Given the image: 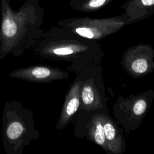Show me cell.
<instances>
[{"label":"cell","instance_id":"9c48e42d","mask_svg":"<svg viewBox=\"0 0 154 154\" xmlns=\"http://www.w3.org/2000/svg\"><path fill=\"white\" fill-rule=\"evenodd\" d=\"M91 135L94 141L99 145L105 147L106 144L102 121L95 120L91 128Z\"/></svg>","mask_w":154,"mask_h":154},{"label":"cell","instance_id":"30bf717a","mask_svg":"<svg viewBox=\"0 0 154 154\" xmlns=\"http://www.w3.org/2000/svg\"><path fill=\"white\" fill-rule=\"evenodd\" d=\"M81 98L83 103L86 106L90 105L93 102L94 92L90 85H85L83 87L81 91Z\"/></svg>","mask_w":154,"mask_h":154},{"label":"cell","instance_id":"7c38bea8","mask_svg":"<svg viewBox=\"0 0 154 154\" xmlns=\"http://www.w3.org/2000/svg\"><path fill=\"white\" fill-rule=\"evenodd\" d=\"M146 108V102L143 99H140L135 103L133 108V111L135 115L140 116L145 112Z\"/></svg>","mask_w":154,"mask_h":154},{"label":"cell","instance_id":"5b68a950","mask_svg":"<svg viewBox=\"0 0 154 154\" xmlns=\"http://www.w3.org/2000/svg\"><path fill=\"white\" fill-rule=\"evenodd\" d=\"M126 22H134L154 14V0H128L122 6Z\"/></svg>","mask_w":154,"mask_h":154},{"label":"cell","instance_id":"3957f363","mask_svg":"<svg viewBox=\"0 0 154 154\" xmlns=\"http://www.w3.org/2000/svg\"><path fill=\"white\" fill-rule=\"evenodd\" d=\"M125 23L123 17H119L107 19L78 17L60 22L61 25L87 38H93L116 31Z\"/></svg>","mask_w":154,"mask_h":154},{"label":"cell","instance_id":"4fadbf2b","mask_svg":"<svg viewBox=\"0 0 154 154\" xmlns=\"http://www.w3.org/2000/svg\"><path fill=\"white\" fill-rule=\"evenodd\" d=\"M76 1H77V0H70V3H71V2H73Z\"/></svg>","mask_w":154,"mask_h":154},{"label":"cell","instance_id":"ba28073f","mask_svg":"<svg viewBox=\"0 0 154 154\" xmlns=\"http://www.w3.org/2000/svg\"><path fill=\"white\" fill-rule=\"evenodd\" d=\"M102 122L106 142L109 146V149L112 152H117L120 149V144L119 143V140L117 138V131L114 125L109 120H103Z\"/></svg>","mask_w":154,"mask_h":154},{"label":"cell","instance_id":"7a4b0ae2","mask_svg":"<svg viewBox=\"0 0 154 154\" xmlns=\"http://www.w3.org/2000/svg\"><path fill=\"white\" fill-rule=\"evenodd\" d=\"M2 120V141L7 154H22L26 146L39 138L34 112L17 100L5 103Z\"/></svg>","mask_w":154,"mask_h":154},{"label":"cell","instance_id":"8992f818","mask_svg":"<svg viewBox=\"0 0 154 154\" xmlns=\"http://www.w3.org/2000/svg\"><path fill=\"white\" fill-rule=\"evenodd\" d=\"M81 82L75 83L69 91L63 105L56 129L64 128L69 122L72 116L76 112L79 106Z\"/></svg>","mask_w":154,"mask_h":154},{"label":"cell","instance_id":"6da1fadb","mask_svg":"<svg viewBox=\"0 0 154 154\" xmlns=\"http://www.w3.org/2000/svg\"><path fill=\"white\" fill-rule=\"evenodd\" d=\"M1 7L0 60L8 54L20 56L43 37L35 31L40 25L38 17L28 8L13 11L5 0H1Z\"/></svg>","mask_w":154,"mask_h":154},{"label":"cell","instance_id":"8fae6325","mask_svg":"<svg viewBox=\"0 0 154 154\" xmlns=\"http://www.w3.org/2000/svg\"><path fill=\"white\" fill-rule=\"evenodd\" d=\"M148 67L147 61L144 58L137 59L131 64L132 70L138 73H143L146 72Z\"/></svg>","mask_w":154,"mask_h":154},{"label":"cell","instance_id":"277c9868","mask_svg":"<svg viewBox=\"0 0 154 154\" xmlns=\"http://www.w3.org/2000/svg\"><path fill=\"white\" fill-rule=\"evenodd\" d=\"M10 77L31 82L46 83L61 79L63 72L58 69L45 65H33L16 69L9 74Z\"/></svg>","mask_w":154,"mask_h":154},{"label":"cell","instance_id":"52a82bcc","mask_svg":"<svg viewBox=\"0 0 154 154\" xmlns=\"http://www.w3.org/2000/svg\"><path fill=\"white\" fill-rule=\"evenodd\" d=\"M114 0H77L70 3L76 10L84 12H92L108 5Z\"/></svg>","mask_w":154,"mask_h":154}]
</instances>
